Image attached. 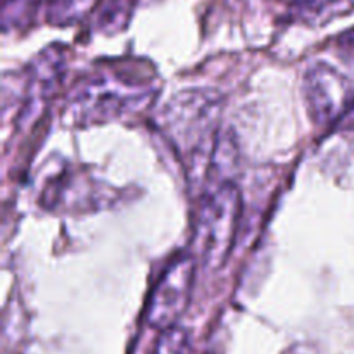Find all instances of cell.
<instances>
[{
    "label": "cell",
    "instance_id": "obj_1",
    "mask_svg": "<svg viewBox=\"0 0 354 354\" xmlns=\"http://www.w3.org/2000/svg\"><path fill=\"white\" fill-rule=\"evenodd\" d=\"M158 76L149 62L107 61L76 83L68 100V113L78 124L106 123L142 113L158 95Z\"/></svg>",
    "mask_w": 354,
    "mask_h": 354
},
{
    "label": "cell",
    "instance_id": "obj_2",
    "mask_svg": "<svg viewBox=\"0 0 354 354\" xmlns=\"http://www.w3.org/2000/svg\"><path fill=\"white\" fill-rule=\"evenodd\" d=\"M242 211L241 190L232 175L209 173L196 218L197 251L204 268L218 270L227 263Z\"/></svg>",
    "mask_w": 354,
    "mask_h": 354
},
{
    "label": "cell",
    "instance_id": "obj_4",
    "mask_svg": "<svg viewBox=\"0 0 354 354\" xmlns=\"http://www.w3.org/2000/svg\"><path fill=\"white\" fill-rule=\"evenodd\" d=\"M308 109L320 127L341 120L354 104V92L348 78L327 64H315L304 78Z\"/></svg>",
    "mask_w": 354,
    "mask_h": 354
},
{
    "label": "cell",
    "instance_id": "obj_6",
    "mask_svg": "<svg viewBox=\"0 0 354 354\" xmlns=\"http://www.w3.org/2000/svg\"><path fill=\"white\" fill-rule=\"evenodd\" d=\"M190 346L192 344L189 332L178 325H173L162 330L152 354H190Z\"/></svg>",
    "mask_w": 354,
    "mask_h": 354
},
{
    "label": "cell",
    "instance_id": "obj_5",
    "mask_svg": "<svg viewBox=\"0 0 354 354\" xmlns=\"http://www.w3.org/2000/svg\"><path fill=\"white\" fill-rule=\"evenodd\" d=\"M97 0H47V17L50 23L73 24L92 10Z\"/></svg>",
    "mask_w": 354,
    "mask_h": 354
},
{
    "label": "cell",
    "instance_id": "obj_3",
    "mask_svg": "<svg viewBox=\"0 0 354 354\" xmlns=\"http://www.w3.org/2000/svg\"><path fill=\"white\" fill-rule=\"evenodd\" d=\"M196 259L190 254L176 256L152 290L147 306V322L158 330L176 325L178 318L187 310L194 289Z\"/></svg>",
    "mask_w": 354,
    "mask_h": 354
}]
</instances>
